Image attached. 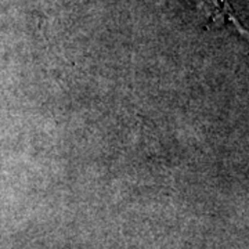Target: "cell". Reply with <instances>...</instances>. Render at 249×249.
<instances>
[{
	"label": "cell",
	"instance_id": "6da1fadb",
	"mask_svg": "<svg viewBox=\"0 0 249 249\" xmlns=\"http://www.w3.org/2000/svg\"><path fill=\"white\" fill-rule=\"evenodd\" d=\"M198 9L206 19V28L212 25L231 27L238 35L249 40V29L241 24L240 18L234 13L227 0H196Z\"/></svg>",
	"mask_w": 249,
	"mask_h": 249
}]
</instances>
